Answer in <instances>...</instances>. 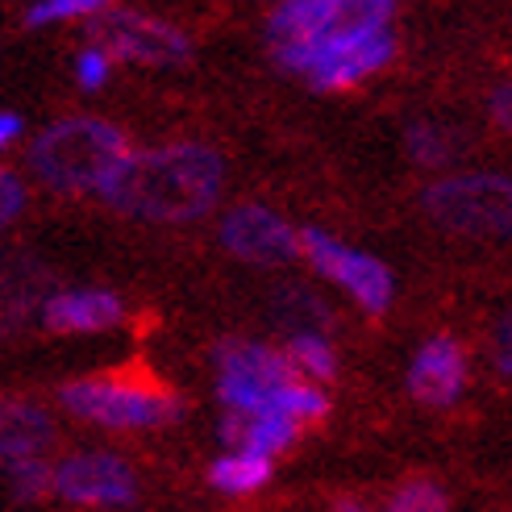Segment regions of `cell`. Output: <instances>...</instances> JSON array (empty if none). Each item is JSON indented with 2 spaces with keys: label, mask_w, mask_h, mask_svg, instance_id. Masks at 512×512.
Listing matches in <instances>:
<instances>
[{
  "label": "cell",
  "mask_w": 512,
  "mask_h": 512,
  "mask_svg": "<svg viewBox=\"0 0 512 512\" xmlns=\"http://www.w3.org/2000/svg\"><path fill=\"white\" fill-rule=\"evenodd\" d=\"M221 246L242 263L279 267L300 254V234L267 204H238L221 217Z\"/></svg>",
  "instance_id": "cell-9"
},
{
  "label": "cell",
  "mask_w": 512,
  "mask_h": 512,
  "mask_svg": "<svg viewBox=\"0 0 512 512\" xmlns=\"http://www.w3.org/2000/svg\"><path fill=\"white\" fill-rule=\"evenodd\" d=\"M21 209H25V184L13 171H0V217H5V225H13Z\"/></svg>",
  "instance_id": "cell-24"
},
{
  "label": "cell",
  "mask_w": 512,
  "mask_h": 512,
  "mask_svg": "<svg viewBox=\"0 0 512 512\" xmlns=\"http://www.w3.org/2000/svg\"><path fill=\"white\" fill-rule=\"evenodd\" d=\"M59 404L71 417L105 425V429H159L184 417V400L150 379H75L59 388Z\"/></svg>",
  "instance_id": "cell-3"
},
{
  "label": "cell",
  "mask_w": 512,
  "mask_h": 512,
  "mask_svg": "<svg viewBox=\"0 0 512 512\" xmlns=\"http://www.w3.org/2000/svg\"><path fill=\"white\" fill-rule=\"evenodd\" d=\"M279 413H288L296 421H321L329 413V400L313 388V383H300L292 379L284 392H279Z\"/></svg>",
  "instance_id": "cell-22"
},
{
  "label": "cell",
  "mask_w": 512,
  "mask_h": 512,
  "mask_svg": "<svg viewBox=\"0 0 512 512\" xmlns=\"http://www.w3.org/2000/svg\"><path fill=\"white\" fill-rule=\"evenodd\" d=\"M225 163L213 146L167 142L150 150H130L125 163L105 179L100 200L125 217L179 225L196 221L221 200Z\"/></svg>",
  "instance_id": "cell-1"
},
{
  "label": "cell",
  "mask_w": 512,
  "mask_h": 512,
  "mask_svg": "<svg viewBox=\"0 0 512 512\" xmlns=\"http://www.w3.org/2000/svg\"><path fill=\"white\" fill-rule=\"evenodd\" d=\"M113 9V0H34L25 9V30H42L55 21H80V17H105Z\"/></svg>",
  "instance_id": "cell-19"
},
{
  "label": "cell",
  "mask_w": 512,
  "mask_h": 512,
  "mask_svg": "<svg viewBox=\"0 0 512 512\" xmlns=\"http://www.w3.org/2000/svg\"><path fill=\"white\" fill-rule=\"evenodd\" d=\"M109 71H113V55L105 46H84L80 55H75V84H80L84 92L105 88Z\"/></svg>",
  "instance_id": "cell-23"
},
{
  "label": "cell",
  "mask_w": 512,
  "mask_h": 512,
  "mask_svg": "<svg viewBox=\"0 0 512 512\" xmlns=\"http://www.w3.org/2000/svg\"><path fill=\"white\" fill-rule=\"evenodd\" d=\"M55 496L84 508H130L138 500V479L125 458L84 450L55 467Z\"/></svg>",
  "instance_id": "cell-8"
},
{
  "label": "cell",
  "mask_w": 512,
  "mask_h": 512,
  "mask_svg": "<svg viewBox=\"0 0 512 512\" xmlns=\"http://www.w3.org/2000/svg\"><path fill=\"white\" fill-rule=\"evenodd\" d=\"M96 46H105L113 63H138V67H175L192 55L188 34H179L175 25L146 17L134 9H109L105 17L92 21Z\"/></svg>",
  "instance_id": "cell-6"
},
{
  "label": "cell",
  "mask_w": 512,
  "mask_h": 512,
  "mask_svg": "<svg viewBox=\"0 0 512 512\" xmlns=\"http://www.w3.org/2000/svg\"><path fill=\"white\" fill-rule=\"evenodd\" d=\"M271 479V458L267 454H225L209 467V483L225 496H246V492H259L263 483Z\"/></svg>",
  "instance_id": "cell-16"
},
{
  "label": "cell",
  "mask_w": 512,
  "mask_h": 512,
  "mask_svg": "<svg viewBox=\"0 0 512 512\" xmlns=\"http://www.w3.org/2000/svg\"><path fill=\"white\" fill-rule=\"evenodd\" d=\"M492 363H496V371H500V375H508V379H512V313L496 325V338H492Z\"/></svg>",
  "instance_id": "cell-25"
},
{
  "label": "cell",
  "mask_w": 512,
  "mask_h": 512,
  "mask_svg": "<svg viewBox=\"0 0 512 512\" xmlns=\"http://www.w3.org/2000/svg\"><path fill=\"white\" fill-rule=\"evenodd\" d=\"M275 309L292 325V334H321V325H329L325 304L313 292H304V288H284L275 296Z\"/></svg>",
  "instance_id": "cell-20"
},
{
  "label": "cell",
  "mask_w": 512,
  "mask_h": 512,
  "mask_svg": "<svg viewBox=\"0 0 512 512\" xmlns=\"http://www.w3.org/2000/svg\"><path fill=\"white\" fill-rule=\"evenodd\" d=\"M458 150H463L458 146V134L442 121H413L404 130V155L425 171H438V167L454 163Z\"/></svg>",
  "instance_id": "cell-15"
},
{
  "label": "cell",
  "mask_w": 512,
  "mask_h": 512,
  "mask_svg": "<svg viewBox=\"0 0 512 512\" xmlns=\"http://www.w3.org/2000/svg\"><path fill=\"white\" fill-rule=\"evenodd\" d=\"M9 475V496L17 504H34L46 492H55V467H46V458H13L5 463Z\"/></svg>",
  "instance_id": "cell-18"
},
{
  "label": "cell",
  "mask_w": 512,
  "mask_h": 512,
  "mask_svg": "<svg viewBox=\"0 0 512 512\" xmlns=\"http://www.w3.org/2000/svg\"><path fill=\"white\" fill-rule=\"evenodd\" d=\"M50 438H55V421L50 413L30 400V396H9L0 408V450H5V463L13 458H46Z\"/></svg>",
  "instance_id": "cell-13"
},
{
  "label": "cell",
  "mask_w": 512,
  "mask_h": 512,
  "mask_svg": "<svg viewBox=\"0 0 512 512\" xmlns=\"http://www.w3.org/2000/svg\"><path fill=\"white\" fill-rule=\"evenodd\" d=\"M425 213L463 238H512V175L463 171L429 184Z\"/></svg>",
  "instance_id": "cell-4"
},
{
  "label": "cell",
  "mask_w": 512,
  "mask_h": 512,
  "mask_svg": "<svg viewBox=\"0 0 512 512\" xmlns=\"http://www.w3.org/2000/svg\"><path fill=\"white\" fill-rule=\"evenodd\" d=\"M467 388V354L450 334L429 338L413 367H408V392H413L417 404L425 408H450Z\"/></svg>",
  "instance_id": "cell-10"
},
{
  "label": "cell",
  "mask_w": 512,
  "mask_h": 512,
  "mask_svg": "<svg viewBox=\"0 0 512 512\" xmlns=\"http://www.w3.org/2000/svg\"><path fill=\"white\" fill-rule=\"evenodd\" d=\"M334 512H375V508H367L363 500H354V496H342V500H334Z\"/></svg>",
  "instance_id": "cell-28"
},
{
  "label": "cell",
  "mask_w": 512,
  "mask_h": 512,
  "mask_svg": "<svg viewBox=\"0 0 512 512\" xmlns=\"http://www.w3.org/2000/svg\"><path fill=\"white\" fill-rule=\"evenodd\" d=\"M21 130H25V125H21L17 113H0V146H13L21 138Z\"/></svg>",
  "instance_id": "cell-27"
},
{
  "label": "cell",
  "mask_w": 512,
  "mask_h": 512,
  "mask_svg": "<svg viewBox=\"0 0 512 512\" xmlns=\"http://www.w3.org/2000/svg\"><path fill=\"white\" fill-rule=\"evenodd\" d=\"M217 429H221L225 446H234L242 454H267L271 458L296 442L300 421L288 413H234V408H225Z\"/></svg>",
  "instance_id": "cell-14"
},
{
  "label": "cell",
  "mask_w": 512,
  "mask_h": 512,
  "mask_svg": "<svg viewBox=\"0 0 512 512\" xmlns=\"http://www.w3.org/2000/svg\"><path fill=\"white\" fill-rule=\"evenodd\" d=\"M125 317V304L113 292L100 288H75V292H55L42 304V329L50 334H100V329H113Z\"/></svg>",
  "instance_id": "cell-11"
},
{
  "label": "cell",
  "mask_w": 512,
  "mask_h": 512,
  "mask_svg": "<svg viewBox=\"0 0 512 512\" xmlns=\"http://www.w3.org/2000/svg\"><path fill=\"white\" fill-rule=\"evenodd\" d=\"M217 363V396L234 413H279V392L300 375L288 354H279L263 342L225 338L213 350Z\"/></svg>",
  "instance_id": "cell-5"
},
{
  "label": "cell",
  "mask_w": 512,
  "mask_h": 512,
  "mask_svg": "<svg viewBox=\"0 0 512 512\" xmlns=\"http://www.w3.org/2000/svg\"><path fill=\"white\" fill-rule=\"evenodd\" d=\"M300 254L313 263L317 275L346 288L367 313H383L392 304V292H396L392 271L379 259H371V254L338 242L334 234H325V229H300Z\"/></svg>",
  "instance_id": "cell-7"
},
{
  "label": "cell",
  "mask_w": 512,
  "mask_h": 512,
  "mask_svg": "<svg viewBox=\"0 0 512 512\" xmlns=\"http://www.w3.org/2000/svg\"><path fill=\"white\" fill-rule=\"evenodd\" d=\"M130 146L117 125L100 117H63L30 142L25 163L38 175V184L63 196L100 192L105 179L125 163Z\"/></svg>",
  "instance_id": "cell-2"
},
{
  "label": "cell",
  "mask_w": 512,
  "mask_h": 512,
  "mask_svg": "<svg viewBox=\"0 0 512 512\" xmlns=\"http://www.w3.org/2000/svg\"><path fill=\"white\" fill-rule=\"evenodd\" d=\"M488 113H492V121L500 125L504 134H512V84H500V88L492 92V100H488Z\"/></svg>",
  "instance_id": "cell-26"
},
{
  "label": "cell",
  "mask_w": 512,
  "mask_h": 512,
  "mask_svg": "<svg viewBox=\"0 0 512 512\" xmlns=\"http://www.w3.org/2000/svg\"><path fill=\"white\" fill-rule=\"evenodd\" d=\"M284 354L292 358V367L300 375H309L317 383L338 379V354H334V346L325 342V334H292Z\"/></svg>",
  "instance_id": "cell-17"
},
{
  "label": "cell",
  "mask_w": 512,
  "mask_h": 512,
  "mask_svg": "<svg viewBox=\"0 0 512 512\" xmlns=\"http://www.w3.org/2000/svg\"><path fill=\"white\" fill-rule=\"evenodd\" d=\"M354 0H279L267 17V38L271 46H300L334 34L350 17Z\"/></svg>",
  "instance_id": "cell-12"
},
{
  "label": "cell",
  "mask_w": 512,
  "mask_h": 512,
  "mask_svg": "<svg viewBox=\"0 0 512 512\" xmlns=\"http://www.w3.org/2000/svg\"><path fill=\"white\" fill-rule=\"evenodd\" d=\"M379 512H450V496L433 479H408L383 500Z\"/></svg>",
  "instance_id": "cell-21"
}]
</instances>
